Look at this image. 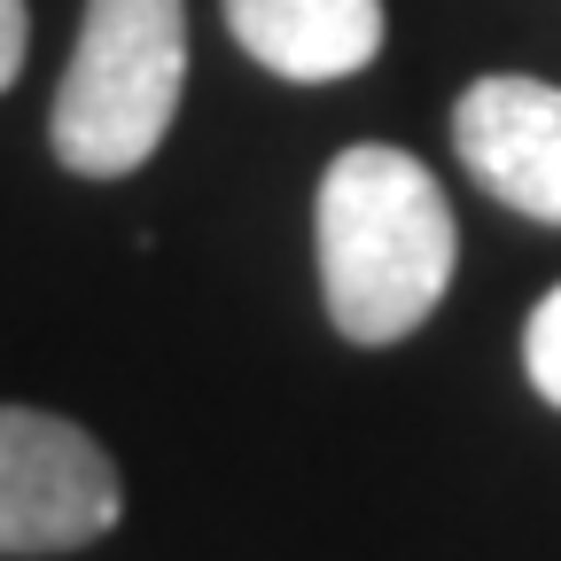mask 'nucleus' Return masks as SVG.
<instances>
[{"instance_id": "nucleus-1", "label": "nucleus", "mask_w": 561, "mask_h": 561, "mask_svg": "<svg viewBox=\"0 0 561 561\" xmlns=\"http://www.w3.org/2000/svg\"><path fill=\"white\" fill-rule=\"evenodd\" d=\"M453 203L405 149L359 140L320 180V297L351 343H398L453 280Z\"/></svg>"}, {"instance_id": "nucleus-2", "label": "nucleus", "mask_w": 561, "mask_h": 561, "mask_svg": "<svg viewBox=\"0 0 561 561\" xmlns=\"http://www.w3.org/2000/svg\"><path fill=\"white\" fill-rule=\"evenodd\" d=\"M187 87V0H87L55 94V157L87 180H125L157 157Z\"/></svg>"}, {"instance_id": "nucleus-3", "label": "nucleus", "mask_w": 561, "mask_h": 561, "mask_svg": "<svg viewBox=\"0 0 561 561\" xmlns=\"http://www.w3.org/2000/svg\"><path fill=\"white\" fill-rule=\"evenodd\" d=\"M117 460L62 413L0 405V553H70L117 530Z\"/></svg>"}, {"instance_id": "nucleus-4", "label": "nucleus", "mask_w": 561, "mask_h": 561, "mask_svg": "<svg viewBox=\"0 0 561 561\" xmlns=\"http://www.w3.org/2000/svg\"><path fill=\"white\" fill-rule=\"evenodd\" d=\"M453 149L500 203L561 227V87L523 70L476 79L453 110Z\"/></svg>"}, {"instance_id": "nucleus-5", "label": "nucleus", "mask_w": 561, "mask_h": 561, "mask_svg": "<svg viewBox=\"0 0 561 561\" xmlns=\"http://www.w3.org/2000/svg\"><path fill=\"white\" fill-rule=\"evenodd\" d=\"M227 32L273 79L328 87L382 55V0H227Z\"/></svg>"}, {"instance_id": "nucleus-6", "label": "nucleus", "mask_w": 561, "mask_h": 561, "mask_svg": "<svg viewBox=\"0 0 561 561\" xmlns=\"http://www.w3.org/2000/svg\"><path fill=\"white\" fill-rule=\"evenodd\" d=\"M523 367H530L538 398L561 405V289H553V297L530 312V328H523Z\"/></svg>"}, {"instance_id": "nucleus-7", "label": "nucleus", "mask_w": 561, "mask_h": 561, "mask_svg": "<svg viewBox=\"0 0 561 561\" xmlns=\"http://www.w3.org/2000/svg\"><path fill=\"white\" fill-rule=\"evenodd\" d=\"M24 47H32V16H24V0H0V94L16 87Z\"/></svg>"}]
</instances>
